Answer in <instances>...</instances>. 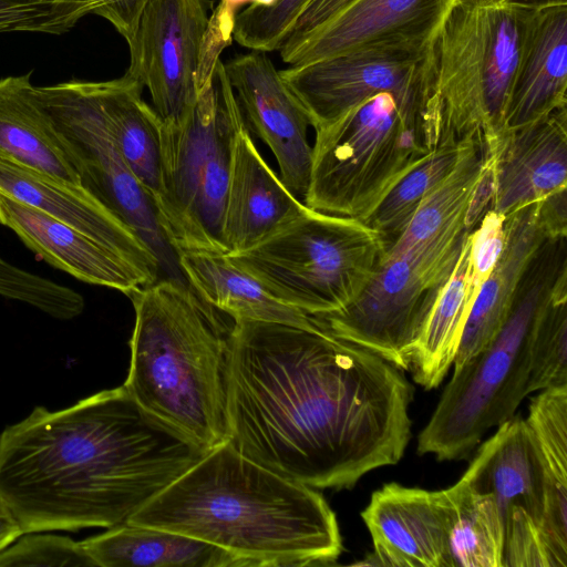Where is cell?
<instances>
[{
    "mask_svg": "<svg viewBox=\"0 0 567 567\" xmlns=\"http://www.w3.org/2000/svg\"><path fill=\"white\" fill-rule=\"evenodd\" d=\"M320 321L317 328L234 321L228 442L286 478L348 489L401 461L414 391L402 370Z\"/></svg>",
    "mask_w": 567,
    "mask_h": 567,
    "instance_id": "1",
    "label": "cell"
},
{
    "mask_svg": "<svg viewBox=\"0 0 567 567\" xmlns=\"http://www.w3.org/2000/svg\"><path fill=\"white\" fill-rule=\"evenodd\" d=\"M208 451L145 411L124 385L0 434V501L22 534L126 523Z\"/></svg>",
    "mask_w": 567,
    "mask_h": 567,
    "instance_id": "2",
    "label": "cell"
},
{
    "mask_svg": "<svg viewBox=\"0 0 567 567\" xmlns=\"http://www.w3.org/2000/svg\"><path fill=\"white\" fill-rule=\"evenodd\" d=\"M126 523L213 544L247 567L326 566L343 549L337 516L319 492L251 461L228 441Z\"/></svg>",
    "mask_w": 567,
    "mask_h": 567,
    "instance_id": "3",
    "label": "cell"
},
{
    "mask_svg": "<svg viewBox=\"0 0 567 567\" xmlns=\"http://www.w3.org/2000/svg\"><path fill=\"white\" fill-rule=\"evenodd\" d=\"M128 297L135 322L124 388L145 411L202 449L227 442L233 324L177 279H158Z\"/></svg>",
    "mask_w": 567,
    "mask_h": 567,
    "instance_id": "4",
    "label": "cell"
},
{
    "mask_svg": "<svg viewBox=\"0 0 567 567\" xmlns=\"http://www.w3.org/2000/svg\"><path fill=\"white\" fill-rule=\"evenodd\" d=\"M440 107L425 97L404 107L391 93L373 95L316 128L303 204L364 220L421 159L445 143Z\"/></svg>",
    "mask_w": 567,
    "mask_h": 567,
    "instance_id": "5",
    "label": "cell"
},
{
    "mask_svg": "<svg viewBox=\"0 0 567 567\" xmlns=\"http://www.w3.org/2000/svg\"><path fill=\"white\" fill-rule=\"evenodd\" d=\"M246 121L220 59L202 71L195 104L162 122L161 188L154 198L166 239L182 252L227 254L221 239L234 147Z\"/></svg>",
    "mask_w": 567,
    "mask_h": 567,
    "instance_id": "6",
    "label": "cell"
},
{
    "mask_svg": "<svg viewBox=\"0 0 567 567\" xmlns=\"http://www.w3.org/2000/svg\"><path fill=\"white\" fill-rule=\"evenodd\" d=\"M566 261V237L549 239L528 269L512 310L493 340L454 368L417 437L419 454L466 458L484 434L512 417L527 395L530 330Z\"/></svg>",
    "mask_w": 567,
    "mask_h": 567,
    "instance_id": "7",
    "label": "cell"
},
{
    "mask_svg": "<svg viewBox=\"0 0 567 567\" xmlns=\"http://www.w3.org/2000/svg\"><path fill=\"white\" fill-rule=\"evenodd\" d=\"M536 8L455 0L447 9L432 40L429 85L449 136H482L495 155Z\"/></svg>",
    "mask_w": 567,
    "mask_h": 567,
    "instance_id": "8",
    "label": "cell"
},
{
    "mask_svg": "<svg viewBox=\"0 0 567 567\" xmlns=\"http://www.w3.org/2000/svg\"><path fill=\"white\" fill-rule=\"evenodd\" d=\"M385 249L379 233L362 220L305 205L254 247L226 255L281 302L320 317L363 292Z\"/></svg>",
    "mask_w": 567,
    "mask_h": 567,
    "instance_id": "9",
    "label": "cell"
},
{
    "mask_svg": "<svg viewBox=\"0 0 567 567\" xmlns=\"http://www.w3.org/2000/svg\"><path fill=\"white\" fill-rule=\"evenodd\" d=\"M460 221L425 243L385 254L369 285L348 307L318 317L337 337L402 371L457 264L467 234Z\"/></svg>",
    "mask_w": 567,
    "mask_h": 567,
    "instance_id": "10",
    "label": "cell"
},
{
    "mask_svg": "<svg viewBox=\"0 0 567 567\" xmlns=\"http://www.w3.org/2000/svg\"><path fill=\"white\" fill-rule=\"evenodd\" d=\"M33 95L70 154L79 183L134 229L158 258L163 278L188 285L166 239L152 195L133 174L109 130L93 82L34 86Z\"/></svg>",
    "mask_w": 567,
    "mask_h": 567,
    "instance_id": "11",
    "label": "cell"
},
{
    "mask_svg": "<svg viewBox=\"0 0 567 567\" xmlns=\"http://www.w3.org/2000/svg\"><path fill=\"white\" fill-rule=\"evenodd\" d=\"M434 33L388 37L279 72L315 130L383 92L404 107L417 106L430 79Z\"/></svg>",
    "mask_w": 567,
    "mask_h": 567,
    "instance_id": "12",
    "label": "cell"
},
{
    "mask_svg": "<svg viewBox=\"0 0 567 567\" xmlns=\"http://www.w3.org/2000/svg\"><path fill=\"white\" fill-rule=\"evenodd\" d=\"M491 493L504 526L503 567H549L542 523L543 472L525 420L513 415L478 449L462 475Z\"/></svg>",
    "mask_w": 567,
    "mask_h": 567,
    "instance_id": "13",
    "label": "cell"
},
{
    "mask_svg": "<svg viewBox=\"0 0 567 567\" xmlns=\"http://www.w3.org/2000/svg\"><path fill=\"white\" fill-rule=\"evenodd\" d=\"M209 4L208 0H150L128 45L126 73L146 86L163 123L178 122L196 102Z\"/></svg>",
    "mask_w": 567,
    "mask_h": 567,
    "instance_id": "14",
    "label": "cell"
},
{
    "mask_svg": "<svg viewBox=\"0 0 567 567\" xmlns=\"http://www.w3.org/2000/svg\"><path fill=\"white\" fill-rule=\"evenodd\" d=\"M224 65L244 118L272 152L282 184L303 203L312 164L303 106L267 52L252 51Z\"/></svg>",
    "mask_w": 567,
    "mask_h": 567,
    "instance_id": "15",
    "label": "cell"
},
{
    "mask_svg": "<svg viewBox=\"0 0 567 567\" xmlns=\"http://www.w3.org/2000/svg\"><path fill=\"white\" fill-rule=\"evenodd\" d=\"M505 218V245L473 302L453 361L454 368L476 355L497 334L528 269L546 241L567 236V225L545 199L523 206Z\"/></svg>",
    "mask_w": 567,
    "mask_h": 567,
    "instance_id": "16",
    "label": "cell"
},
{
    "mask_svg": "<svg viewBox=\"0 0 567 567\" xmlns=\"http://www.w3.org/2000/svg\"><path fill=\"white\" fill-rule=\"evenodd\" d=\"M0 193L80 230L157 280L163 278L151 247L81 185L0 158Z\"/></svg>",
    "mask_w": 567,
    "mask_h": 567,
    "instance_id": "17",
    "label": "cell"
},
{
    "mask_svg": "<svg viewBox=\"0 0 567 567\" xmlns=\"http://www.w3.org/2000/svg\"><path fill=\"white\" fill-rule=\"evenodd\" d=\"M361 517L374 548L370 565L451 567L440 491L386 483L372 493Z\"/></svg>",
    "mask_w": 567,
    "mask_h": 567,
    "instance_id": "18",
    "label": "cell"
},
{
    "mask_svg": "<svg viewBox=\"0 0 567 567\" xmlns=\"http://www.w3.org/2000/svg\"><path fill=\"white\" fill-rule=\"evenodd\" d=\"M0 224L51 266L127 297L157 281L105 246L42 210L0 193Z\"/></svg>",
    "mask_w": 567,
    "mask_h": 567,
    "instance_id": "19",
    "label": "cell"
},
{
    "mask_svg": "<svg viewBox=\"0 0 567 567\" xmlns=\"http://www.w3.org/2000/svg\"><path fill=\"white\" fill-rule=\"evenodd\" d=\"M567 189V107L509 130L493 161L492 205L501 215Z\"/></svg>",
    "mask_w": 567,
    "mask_h": 567,
    "instance_id": "20",
    "label": "cell"
},
{
    "mask_svg": "<svg viewBox=\"0 0 567 567\" xmlns=\"http://www.w3.org/2000/svg\"><path fill=\"white\" fill-rule=\"evenodd\" d=\"M305 204L259 154L247 125L236 138L221 239L227 254L247 250L296 216Z\"/></svg>",
    "mask_w": 567,
    "mask_h": 567,
    "instance_id": "21",
    "label": "cell"
},
{
    "mask_svg": "<svg viewBox=\"0 0 567 567\" xmlns=\"http://www.w3.org/2000/svg\"><path fill=\"white\" fill-rule=\"evenodd\" d=\"M455 0H353L296 48L280 54L299 66L379 39L432 33Z\"/></svg>",
    "mask_w": 567,
    "mask_h": 567,
    "instance_id": "22",
    "label": "cell"
},
{
    "mask_svg": "<svg viewBox=\"0 0 567 567\" xmlns=\"http://www.w3.org/2000/svg\"><path fill=\"white\" fill-rule=\"evenodd\" d=\"M567 107V2L536 8L512 89L506 131Z\"/></svg>",
    "mask_w": 567,
    "mask_h": 567,
    "instance_id": "23",
    "label": "cell"
},
{
    "mask_svg": "<svg viewBox=\"0 0 567 567\" xmlns=\"http://www.w3.org/2000/svg\"><path fill=\"white\" fill-rule=\"evenodd\" d=\"M524 420L542 465V535L549 567H567V385L542 390Z\"/></svg>",
    "mask_w": 567,
    "mask_h": 567,
    "instance_id": "24",
    "label": "cell"
},
{
    "mask_svg": "<svg viewBox=\"0 0 567 567\" xmlns=\"http://www.w3.org/2000/svg\"><path fill=\"white\" fill-rule=\"evenodd\" d=\"M178 267L190 288L208 305L235 320L279 322L317 328L318 317L275 298L226 254L182 252Z\"/></svg>",
    "mask_w": 567,
    "mask_h": 567,
    "instance_id": "25",
    "label": "cell"
},
{
    "mask_svg": "<svg viewBox=\"0 0 567 567\" xmlns=\"http://www.w3.org/2000/svg\"><path fill=\"white\" fill-rule=\"evenodd\" d=\"M100 567H247L213 544L166 529L124 523L81 542Z\"/></svg>",
    "mask_w": 567,
    "mask_h": 567,
    "instance_id": "26",
    "label": "cell"
},
{
    "mask_svg": "<svg viewBox=\"0 0 567 567\" xmlns=\"http://www.w3.org/2000/svg\"><path fill=\"white\" fill-rule=\"evenodd\" d=\"M0 158L80 185L69 152L34 99L30 73L0 79Z\"/></svg>",
    "mask_w": 567,
    "mask_h": 567,
    "instance_id": "27",
    "label": "cell"
},
{
    "mask_svg": "<svg viewBox=\"0 0 567 567\" xmlns=\"http://www.w3.org/2000/svg\"><path fill=\"white\" fill-rule=\"evenodd\" d=\"M143 85L126 73L93 82L101 111L124 161L152 195L161 188L162 121L143 99Z\"/></svg>",
    "mask_w": 567,
    "mask_h": 567,
    "instance_id": "28",
    "label": "cell"
},
{
    "mask_svg": "<svg viewBox=\"0 0 567 567\" xmlns=\"http://www.w3.org/2000/svg\"><path fill=\"white\" fill-rule=\"evenodd\" d=\"M470 233L415 347L410 371L425 390L437 388L453 364L461 337L478 293L468 272Z\"/></svg>",
    "mask_w": 567,
    "mask_h": 567,
    "instance_id": "29",
    "label": "cell"
},
{
    "mask_svg": "<svg viewBox=\"0 0 567 567\" xmlns=\"http://www.w3.org/2000/svg\"><path fill=\"white\" fill-rule=\"evenodd\" d=\"M440 495L451 567H503L504 526L493 495L463 477Z\"/></svg>",
    "mask_w": 567,
    "mask_h": 567,
    "instance_id": "30",
    "label": "cell"
},
{
    "mask_svg": "<svg viewBox=\"0 0 567 567\" xmlns=\"http://www.w3.org/2000/svg\"><path fill=\"white\" fill-rule=\"evenodd\" d=\"M473 136L451 140L435 147L391 188L363 220L379 233L386 247L403 233L424 198L452 172Z\"/></svg>",
    "mask_w": 567,
    "mask_h": 567,
    "instance_id": "31",
    "label": "cell"
},
{
    "mask_svg": "<svg viewBox=\"0 0 567 567\" xmlns=\"http://www.w3.org/2000/svg\"><path fill=\"white\" fill-rule=\"evenodd\" d=\"M561 385H567V266L555 278L532 326L526 392Z\"/></svg>",
    "mask_w": 567,
    "mask_h": 567,
    "instance_id": "32",
    "label": "cell"
},
{
    "mask_svg": "<svg viewBox=\"0 0 567 567\" xmlns=\"http://www.w3.org/2000/svg\"><path fill=\"white\" fill-rule=\"evenodd\" d=\"M0 296L19 300L61 320L78 317L84 299L75 290L23 270L0 257Z\"/></svg>",
    "mask_w": 567,
    "mask_h": 567,
    "instance_id": "33",
    "label": "cell"
},
{
    "mask_svg": "<svg viewBox=\"0 0 567 567\" xmlns=\"http://www.w3.org/2000/svg\"><path fill=\"white\" fill-rule=\"evenodd\" d=\"M310 1L275 0L270 6L250 4L236 14L233 38L251 51H276Z\"/></svg>",
    "mask_w": 567,
    "mask_h": 567,
    "instance_id": "34",
    "label": "cell"
},
{
    "mask_svg": "<svg viewBox=\"0 0 567 567\" xmlns=\"http://www.w3.org/2000/svg\"><path fill=\"white\" fill-rule=\"evenodd\" d=\"M89 6L61 0H0V33L62 34L85 14Z\"/></svg>",
    "mask_w": 567,
    "mask_h": 567,
    "instance_id": "35",
    "label": "cell"
},
{
    "mask_svg": "<svg viewBox=\"0 0 567 567\" xmlns=\"http://www.w3.org/2000/svg\"><path fill=\"white\" fill-rule=\"evenodd\" d=\"M94 566L81 542L70 537L33 532L19 536L0 551V567Z\"/></svg>",
    "mask_w": 567,
    "mask_h": 567,
    "instance_id": "36",
    "label": "cell"
},
{
    "mask_svg": "<svg viewBox=\"0 0 567 567\" xmlns=\"http://www.w3.org/2000/svg\"><path fill=\"white\" fill-rule=\"evenodd\" d=\"M89 6L91 13L110 21L125 39L127 45L134 41L142 13L150 0H61Z\"/></svg>",
    "mask_w": 567,
    "mask_h": 567,
    "instance_id": "37",
    "label": "cell"
},
{
    "mask_svg": "<svg viewBox=\"0 0 567 567\" xmlns=\"http://www.w3.org/2000/svg\"><path fill=\"white\" fill-rule=\"evenodd\" d=\"M353 0H311L286 34L278 51L284 54L300 44Z\"/></svg>",
    "mask_w": 567,
    "mask_h": 567,
    "instance_id": "38",
    "label": "cell"
},
{
    "mask_svg": "<svg viewBox=\"0 0 567 567\" xmlns=\"http://www.w3.org/2000/svg\"><path fill=\"white\" fill-rule=\"evenodd\" d=\"M22 535L19 524L0 501V551Z\"/></svg>",
    "mask_w": 567,
    "mask_h": 567,
    "instance_id": "39",
    "label": "cell"
},
{
    "mask_svg": "<svg viewBox=\"0 0 567 567\" xmlns=\"http://www.w3.org/2000/svg\"><path fill=\"white\" fill-rule=\"evenodd\" d=\"M463 3L475 6H492L501 3H520L532 7H543L555 3H566L567 0H457Z\"/></svg>",
    "mask_w": 567,
    "mask_h": 567,
    "instance_id": "40",
    "label": "cell"
},
{
    "mask_svg": "<svg viewBox=\"0 0 567 567\" xmlns=\"http://www.w3.org/2000/svg\"><path fill=\"white\" fill-rule=\"evenodd\" d=\"M275 0H221L219 3V8L233 16H236V11L244 4H260V6H270Z\"/></svg>",
    "mask_w": 567,
    "mask_h": 567,
    "instance_id": "41",
    "label": "cell"
}]
</instances>
